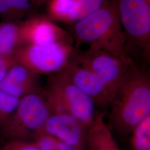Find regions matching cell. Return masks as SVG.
<instances>
[{
  "instance_id": "1",
  "label": "cell",
  "mask_w": 150,
  "mask_h": 150,
  "mask_svg": "<svg viewBox=\"0 0 150 150\" xmlns=\"http://www.w3.org/2000/svg\"><path fill=\"white\" fill-rule=\"evenodd\" d=\"M109 110L111 129L127 136L150 115L149 73L133 64L124 75L115 93Z\"/></svg>"
},
{
  "instance_id": "2",
  "label": "cell",
  "mask_w": 150,
  "mask_h": 150,
  "mask_svg": "<svg viewBox=\"0 0 150 150\" xmlns=\"http://www.w3.org/2000/svg\"><path fill=\"white\" fill-rule=\"evenodd\" d=\"M74 35L78 45L100 48L129 64H134L113 1L106 0L94 13L75 23Z\"/></svg>"
},
{
  "instance_id": "3",
  "label": "cell",
  "mask_w": 150,
  "mask_h": 150,
  "mask_svg": "<svg viewBox=\"0 0 150 150\" xmlns=\"http://www.w3.org/2000/svg\"><path fill=\"white\" fill-rule=\"evenodd\" d=\"M44 97L52 113L69 114L88 128L96 117L97 108L93 102L62 71L50 78Z\"/></svg>"
},
{
  "instance_id": "4",
  "label": "cell",
  "mask_w": 150,
  "mask_h": 150,
  "mask_svg": "<svg viewBox=\"0 0 150 150\" xmlns=\"http://www.w3.org/2000/svg\"><path fill=\"white\" fill-rule=\"evenodd\" d=\"M45 97L38 92L22 97L15 111L2 125L5 134L13 137H24L42 132L51 115Z\"/></svg>"
},
{
  "instance_id": "5",
  "label": "cell",
  "mask_w": 150,
  "mask_h": 150,
  "mask_svg": "<svg viewBox=\"0 0 150 150\" xmlns=\"http://www.w3.org/2000/svg\"><path fill=\"white\" fill-rule=\"evenodd\" d=\"M73 47L62 41L46 45L25 43L19 46L12 57L35 75L54 74L63 70L72 56Z\"/></svg>"
},
{
  "instance_id": "6",
  "label": "cell",
  "mask_w": 150,
  "mask_h": 150,
  "mask_svg": "<svg viewBox=\"0 0 150 150\" xmlns=\"http://www.w3.org/2000/svg\"><path fill=\"white\" fill-rule=\"evenodd\" d=\"M126 38L147 56L150 51V5L149 0H113Z\"/></svg>"
},
{
  "instance_id": "7",
  "label": "cell",
  "mask_w": 150,
  "mask_h": 150,
  "mask_svg": "<svg viewBox=\"0 0 150 150\" xmlns=\"http://www.w3.org/2000/svg\"><path fill=\"white\" fill-rule=\"evenodd\" d=\"M71 59L90 71L102 81L112 100L124 75L133 64L106 51L91 47L77 53L74 52Z\"/></svg>"
},
{
  "instance_id": "8",
  "label": "cell",
  "mask_w": 150,
  "mask_h": 150,
  "mask_svg": "<svg viewBox=\"0 0 150 150\" xmlns=\"http://www.w3.org/2000/svg\"><path fill=\"white\" fill-rule=\"evenodd\" d=\"M67 78L93 102L97 108L106 111L112 97L107 88L96 76L71 59L62 71Z\"/></svg>"
},
{
  "instance_id": "9",
  "label": "cell",
  "mask_w": 150,
  "mask_h": 150,
  "mask_svg": "<svg viewBox=\"0 0 150 150\" xmlns=\"http://www.w3.org/2000/svg\"><path fill=\"white\" fill-rule=\"evenodd\" d=\"M88 127L69 114L53 113L45 125L43 132L77 150H85Z\"/></svg>"
},
{
  "instance_id": "10",
  "label": "cell",
  "mask_w": 150,
  "mask_h": 150,
  "mask_svg": "<svg viewBox=\"0 0 150 150\" xmlns=\"http://www.w3.org/2000/svg\"><path fill=\"white\" fill-rule=\"evenodd\" d=\"M21 42L37 45H46L66 41L65 34L59 27L43 19L26 22L20 27Z\"/></svg>"
},
{
  "instance_id": "11",
  "label": "cell",
  "mask_w": 150,
  "mask_h": 150,
  "mask_svg": "<svg viewBox=\"0 0 150 150\" xmlns=\"http://www.w3.org/2000/svg\"><path fill=\"white\" fill-rule=\"evenodd\" d=\"M35 76L25 66L15 61L0 83V90L20 99L27 94L37 92Z\"/></svg>"
},
{
  "instance_id": "12",
  "label": "cell",
  "mask_w": 150,
  "mask_h": 150,
  "mask_svg": "<svg viewBox=\"0 0 150 150\" xmlns=\"http://www.w3.org/2000/svg\"><path fill=\"white\" fill-rule=\"evenodd\" d=\"M86 148L87 150H121L103 112L97 113L88 128Z\"/></svg>"
},
{
  "instance_id": "13",
  "label": "cell",
  "mask_w": 150,
  "mask_h": 150,
  "mask_svg": "<svg viewBox=\"0 0 150 150\" xmlns=\"http://www.w3.org/2000/svg\"><path fill=\"white\" fill-rule=\"evenodd\" d=\"M21 43L20 27L10 22L0 25V54L12 56Z\"/></svg>"
},
{
  "instance_id": "14",
  "label": "cell",
  "mask_w": 150,
  "mask_h": 150,
  "mask_svg": "<svg viewBox=\"0 0 150 150\" xmlns=\"http://www.w3.org/2000/svg\"><path fill=\"white\" fill-rule=\"evenodd\" d=\"M130 135L132 150H150V115L139 123Z\"/></svg>"
},
{
  "instance_id": "15",
  "label": "cell",
  "mask_w": 150,
  "mask_h": 150,
  "mask_svg": "<svg viewBox=\"0 0 150 150\" xmlns=\"http://www.w3.org/2000/svg\"><path fill=\"white\" fill-rule=\"evenodd\" d=\"M106 0H78L66 22L76 23L97 11Z\"/></svg>"
},
{
  "instance_id": "16",
  "label": "cell",
  "mask_w": 150,
  "mask_h": 150,
  "mask_svg": "<svg viewBox=\"0 0 150 150\" xmlns=\"http://www.w3.org/2000/svg\"><path fill=\"white\" fill-rule=\"evenodd\" d=\"M32 7V0H0V15L18 17L30 11Z\"/></svg>"
},
{
  "instance_id": "17",
  "label": "cell",
  "mask_w": 150,
  "mask_h": 150,
  "mask_svg": "<svg viewBox=\"0 0 150 150\" xmlns=\"http://www.w3.org/2000/svg\"><path fill=\"white\" fill-rule=\"evenodd\" d=\"M78 0H52L49 6V13L54 19L66 21L70 12Z\"/></svg>"
},
{
  "instance_id": "18",
  "label": "cell",
  "mask_w": 150,
  "mask_h": 150,
  "mask_svg": "<svg viewBox=\"0 0 150 150\" xmlns=\"http://www.w3.org/2000/svg\"><path fill=\"white\" fill-rule=\"evenodd\" d=\"M20 99L0 90V125H2L15 111Z\"/></svg>"
},
{
  "instance_id": "19",
  "label": "cell",
  "mask_w": 150,
  "mask_h": 150,
  "mask_svg": "<svg viewBox=\"0 0 150 150\" xmlns=\"http://www.w3.org/2000/svg\"><path fill=\"white\" fill-rule=\"evenodd\" d=\"M35 137L34 143L40 150H63L64 142L50 134L42 132Z\"/></svg>"
},
{
  "instance_id": "20",
  "label": "cell",
  "mask_w": 150,
  "mask_h": 150,
  "mask_svg": "<svg viewBox=\"0 0 150 150\" xmlns=\"http://www.w3.org/2000/svg\"><path fill=\"white\" fill-rule=\"evenodd\" d=\"M15 63L12 56L0 54V83L5 79L11 66Z\"/></svg>"
},
{
  "instance_id": "21",
  "label": "cell",
  "mask_w": 150,
  "mask_h": 150,
  "mask_svg": "<svg viewBox=\"0 0 150 150\" xmlns=\"http://www.w3.org/2000/svg\"><path fill=\"white\" fill-rule=\"evenodd\" d=\"M11 150H40L35 143L15 142L11 143Z\"/></svg>"
},
{
  "instance_id": "22",
  "label": "cell",
  "mask_w": 150,
  "mask_h": 150,
  "mask_svg": "<svg viewBox=\"0 0 150 150\" xmlns=\"http://www.w3.org/2000/svg\"><path fill=\"white\" fill-rule=\"evenodd\" d=\"M2 150H11V143L8 145L6 146Z\"/></svg>"
},
{
  "instance_id": "23",
  "label": "cell",
  "mask_w": 150,
  "mask_h": 150,
  "mask_svg": "<svg viewBox=\"0 0 150 150\" xmlns=\"http://www.w3.org/2000/svg\"><path fill=\"white\" fill-rule=\"evenodd\" d=\"M149 1H150V0H149Z\"/></svg>"
}]
</instances>
